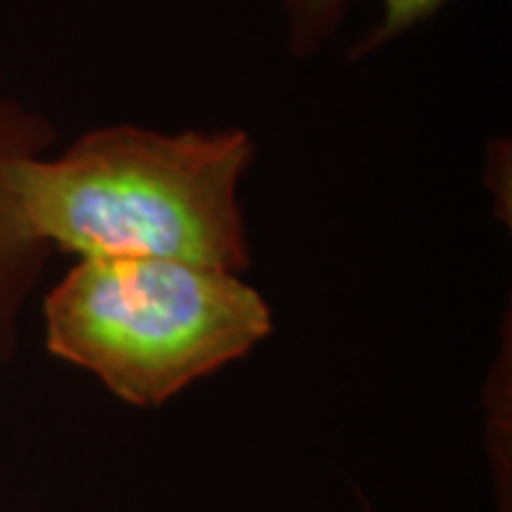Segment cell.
I'll use <instances>...</instances> for the list:
<instances>
[{
  "label": "cell",
  "instance_id": "1",
  "mask_svg": "<svg viewBox=\"0 0 512 512\" xmlns=\"http://www.w3.org/2000/svg\"><path fill=\"white\" fill-rule=\"evenodd\" d=\"M251 131L100 126L20 163V217L52 254L171 259L245 276L254 265L239 188Z\"/></svg>",
  "mask_w": 512,
  "mask_h": 512
},
{
  "label": "cell",
  "instance_id": "2",
  "mask_svg": "<svg viewBox=\"0 0 512 512\" xmlns=\"http://www.w3.org/2000/svg\"><path fill=\"white\" fill-rule=\"evenodd\" d=\"M46 350L157 410L254 353L274 311L245 276L171 259H77L43 296Z\"/></svg>",
  "mask_w": 512,
  "mask_h": 512
},
{
  "label": "cell",
  "instance_id": "3",
  "mask_svg": "<svg viewBox=\"0 0 512 512\" xmlns=\"http://www.w3.org/2000/svg\"><path fill=\"white\" fill-rule=\"evenodd\" d=\"M55 143V123L0 80V370L18 359L26 311L52 262V251L29 234L20 217L15 174L20 163L49 154Z\"/></svg>",
  "mask_w": 512,
  "mask_h": 512
},
{
  "label": "cell",
  "instance_id": "4",
  "mask_svg": "<svg viewBox=\"0 0 512 512\" xmlns=\"http://www.w3.org/2000/svg\"><path fill=\"white\" fill-rule=\"evenodd\" d=\"M288 23V43L293 57L316 55L345 20L348 0H279ZM447 0H382V20L367 37H362L350 57H365L384 49L396 37L413 32L430 20Z\"/></svg>",
  "mask_w": 512,
  "mask_h": 512
},
{
  "label": "cell",
  "instance_id": "5",
  "mask_svg": "<svg viewBox=\"0 0 512 512\" xmlns=\"http://www.w3.org/2000/svg\"><path fill=\"white\" fill-rule=\"evenodd\" d=\"M367 512H370V510H367Z\"/></svg>",
  "mask_w": 512,
  "mask_h": 512
}]
</instances>
